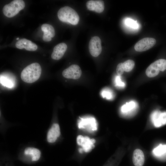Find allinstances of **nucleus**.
Instances as JSON below:
<instances>
[{
    "label": "nucleus",
    "mask_w": 166,
    "mask_h": 166,
    "mask_svg": "<svg viewBox=\"0 0 166 166\" xmlns=\"http://www.w3.org/2000/svg\"><path fill=\"white\" fill-rule=\"evenodd\" d=\"M41 29L43 32V40L46 42L50 41L52 38H53L55 34L53 27L50 24H44L41 26Z\"/></svg>",
    "instance_id": "nucleus-15"
},
{
    "label": "nucleus",
    "mask_w": 166,
    "mask_h": 166,
    "mask_svg": "<svg viewBox=\"0 0 166 166\" xmlns=\"http://www.w3.org/2000/svg\"><path fill=\"white\" fill-rule=\"evenodd\" d=\"M24 154L30 156L33 161H37L40 158L41 152L38 149L32 147L26 148L24 150Z\"/></svg>",
    "instance_id": "nucleus-17"
},
{
    "label": "nucleus",
    "mask_w": 166,
    "mask_h": 166,
    "mask_svg": "<svg viewBox=\"0 0 166 166\" xmlns=\"http://www.w3.org/2000/svg\"><path fill=\"white\" fill-rule=\"evenodd\" d=\"M156 42V40L153 38H144L136 44L134 49L137 52L145 51L152 47L155 45Z\"/></svg>",
    "instance_id": "nucleus-5"
},
{
    "label": "nucleus",
    "mask_w": 166,
    "mask_h": 166,
    "mask_svg": "<svg viewBox=\"0 0 166 166\" xmlns=\"http://www.w3.org/2000/svg\"><path fill=\"white\" fill-rule=\"evenodd\" d=\"M19 39V38H16V40H18Z\"/></svg>",
    "instance_id": "nucleus-26"
},
{
    "label": "nucleus",
    "mask_w": 166,
    "mask_h": 166,
    "mask_svg": "<svg viewBox=\"0 0 166 166\" xmlns=\"http://www.w3.org/2000/svg\"><path fill=\"white\" fill-rule=\"evenodd\" d=\"M77 142L78 145L82 146L83 151L89 152L94 147V144L96 140L94 139H90L88 136L79 135L77 136Z\"/></svg>",
    "instance_id": "nucleus-8"
},
{
    "label": "nucleus",
    "mask_w": 166,
    "mask_h": 166,
    "mask_svg": "<svg viewBox=\"0 0 166 166\" xmlns=\"http://www.w3.org/2000/svg\"><path fill=\"white\" fill-rule=\"evenodd\" d=\"M135 65V62L132 60H128L123 63V67L124 71L128 72L131 71Z\"/></svg>",
    "instance_id": "nucleus-19"
},
{
    "label": "nucleus",
    "mask_w": 166,
    "mask_h": 166,
    "mask_svg": "<svg viewBox=\"0 0 166 166\" xmlns=\"http://www.w3.org/2000/svg\"><path fill=\"white\" fill-rule=\"evenodd\" d=\"M166 69V60L160 59L151 64L147 68L145 73L149 77L157 75L160 71L163 72Z\"/></svg>",
    "instance_id": "nucleus-4"
},
{
    "label": "nucleus",
    "mask_w": 166,
    "mask_h": 166,
    "mask_svg": "<svg viewBox=\"0 0 166 166\" xmlns=\"http://www.w3.org/2000/svg\"><path fill=\"white\" fill-rule=\"evenodd\" d=\"M1 82L5 86L9 87H11L13 86V83H12L10 80L6 78H4L2 77V79H0Z\"/></svg>",
    "instance_id": "nucleus-22"
},
{
    "label": "nucleus",
    "mask_w": 166,
    "mask_h": 166,
    "mask_svg": "<svg viewBox=\"0 0 166 166\" xmlns=\"http://www.w3.org/2000/svg\"><path fill=\"white\" fill-rule=\"evenodd\" d=\"M57 16L60 21L74 25L78 23L80 19L76 11L68 6L61 8L57 12Z\"/></svg>",
    "instance_id": "nucleus-2"
},
{
    "label": "nucleus",
    "mask_w": 166,
    "mask_h": 166,
    "mask_svg": "<svg viewBox=\"0 0 166 166\" xmlns=\"http://www.w3.org/2000/svg\"><path fill=\"white\" fill-rule=\"evenodd\" d=\"M132 160L135 166H142L144 162V154L143 151L139 149H136L133 152Z\"/></svg>",
    "instance_id": "nucleus-16"
},
{
    "label": "nucleus",
    "mask_w": 166,
    "mask_h": 166,
    "mask_svg": "<svg viewBox=\"0 0 166 166\" xmlns=\"http://www.w3.org/2000/svg\"><path fill=\"white\" fill-rule=\"evenodd\" d=\"M102 95L104 97H105L108 99H110L112 97L111 93L108 91H104L102 93Z\"/></svg>",
    "instance_id": "nucleus-25"
},
{
    "label": "nucleus",
    "mask_w": 166,
    "mask_h": 166,
    "mask_svg": "<svg viewBox=\"0 0 166 166\" xmlns=\"http://www.w3.org/2000/svg\"><path fill=\"white\" fill-rule=\"evenodd\" d=\"M135 106V102L131 101L123 105L121 107V110L123 113H127L134 109Z\"/></svg>",
    "instance_id": "nucleus-20"
},
{
    "label": "nucleus",
    "mask_w": 166,
    "mask_h": 166,
    "mask_svg": "<svg viewBox=\"0 0 166 166\" xmlns=\"http://www.w3.org/2000/svg\"><path fill=\"white\" fill-rule=\"evenodd\" d=\"M42 72L40 65L38 63H32L26 67L21 74L22 80L29 83H33L40 77Z\"/></svg>",
    "instance_id": "nucleus-1"
},
{
    "label": "nucleus",
    "mask_w": 166,
    "mask_h": 166,
    "mask_svg": "<svg viewBox=\"0 0 166 166\" xmlns=\"http://www.w3.org/2000/svg\"><path fill=\"white\" fill-rule=\"evenodd\" d=\"M151 121L156 127H159L166 124V112L156 110L151 116Z\"/></svg>",
    "instance_id": "nucleus-9"
},
{
    "label": "nucleus",
    "mask_w": 166,
    "mask_h": 166,
    "mask_svg": "<svg viewBox=\"0 0 166 166\" xmlns=\"http://www.w3.org/2000/svg\"><path fill=\"white\" fill-rule=\"evenodd\" d=\"M153 153L156 156H161L166 153V145L160 144L153 150Z\"/></svg>",
    "instance_id": "nucleus-18"
},
{
    "label": "nucleus",
    "mask_w": 166,
    "mask_h": 166,
    "mask_svg": "<svg viewBox=\"0 0 166 166\" xmlns=\"http://www.w3.org/2000/svg\"><path fill=\"white\" fill-rule=\"evenodd\" d=\"M124 71L123 67V63H119L116 68V72L118 75L120 76L122 75Z\"/></svg>",
    "instance_id": "nucleus-23"
},
{
    "label": "nucleus",
    "mask_w": 166,
    "mask_h": 166,
    "mask_svg": "<svg viewBox=\"0 0 166 166\" xmlns=\"http://www.w3.org/2000/svg\"><path fill=\"white\" fill-rule=\"evenodd\" d=\"M15 46L18 49L24 48L29 51H35L38 49V46L35 43L25 38L18 40L15 44Z\"/></svg>",
    "instance_id": "nucleus-11"
},
{
    "label": "nucleus",
    "mask_w": 166,
    "mask_h": 166,
    "mask_svg": "<svg viewBox=\"0 0 166 166\" xmlns=\"http://www.w3.org/2000/svg\"><path fill=\"white\" fill-rule=\"evenodd\" d=\"M88 10L98 13L102 12L105 8L104 2L102 0H89L86 4Z\"/></svg>",
    "instance_id": "nucleus-12"
},
{
    "label": "nucleus",
    "mask_w": 166,
    "mask_h": 166,
    "mask_svg": "<svg viewBox=\"0 0 166 166\" xmlns=\"http://www.w3.org/2000/svg\"><path fill=\"white\" fill-rule=\"evenodd\" d=\"M25 6V3L23 0H14L4 6L2 9L3 13L6 17L12 18L23 9Z\"/></svg>",
    "instance_id": "nucleus-3"
},
{
    "label": "nucleus",
    "mask_w": 166,
    "mask_h": 166,
    "mask_svg": "<svg viewBox=\"0 0 166 166\" xmlns=\"http://www.w3.org/2000/svg\"><path fill=\"white\" fill-rule=\"evenodd\" d=\"M81 119L78 123L79 128L85 129L87 130L90 132L97 129V124L94 118L89 117Z\"/></svg>",
    "instance_id": "nucleus-10"
},
{
    "label": "nucleus",
    "mask_w": 166,
    "mask_h": 166,
    "mask_svg": "<svg viewBox=\"0 0 166 166\" xmlns=\"http://www.w3.org/2000/svg\"><path fill=\"white\" fill-rule=\"evenodd\" d=\"M89 49L90 54L94 57H97L101 54L102 49L99 37L94 36L91 38L89 42Z\"/></svg>",
    "instance_id": "nucleus-6"
},
{
    "label": "nucleus",
    "mask_w": 166,
    "mask_h": 166,
    "mask_svg": "<svg viewBox=\"0 0 166 166\" xmlns=\"http://www.w3.org/2000/svg\"><path fill=\"white\" fill-rule=\"evenodd\" d=\"M67 48L64 43H60L54 46L51 54V58L54 60H59L63 57Z\"/></svg>",
    "instance_id": "nucleus-14"
},
{
    "label": "nucleus",
    "mask_w": 166,
    "mask_h": 166,
    "mask_svg": "<svg viewBox=\"0 0 166 166\" xmlns=\"http://www.w3.org/2000/svg\"><path fill=\"white\" fill-rule=\"evenodd\" d=\"M60 134V128L59 124L57 123H54L47 133V140L49 143H54Z\"/></svg>",
    "instance_id": "nucleus-13"
},
{
    "label": "nucleus",
    "mask_w": 166,
    "mask_h": 166,
    "mask_svg": "<svg viewBox=\"0 0 166 166\" xmlns=\"http://www.w3.org/2000/svg\"><path fill=\"white\" fill-rule=\"evenodd\" d=\"M116 82L117 85L119 86H123L124 85V84L121 81L120 77L119 76H117L116 78Z\"/></svg>",
    "instance_id": "nucleus-24"
},
{
    "label": "nucleus",
    "mask_w": 166,
    "mask_h": 166,
    "mask_svg": "<svg viewBox=\"0 0 166 166\" xmlns=\"http://www.w3.org/2000/svg\"><path fill=\"white\" fill-rule=\"evenodd\" d=\"M81 73V69L78 65H73L63 70L62 74L65 78L77 79L80 77Z\"/></svg>",
    "instance_id": "nucleus-7"
},
{
    "label": "nucleus",
    "mask_w": 166,
    "mask_h": 166,
    "mask_svg": "<svg viewBox=\"0 0 166 166\" xmlns=\"http://www.w3.org/2000/svg\"><path fill=\"white\" fill-rule=\"evenodd\" d=\"M126 25L133 29H137L138 26L136 21L131 18H127L125 21Z\"/></svg>",
    "instance_id": "nucleus-21"
}]
</instances>
